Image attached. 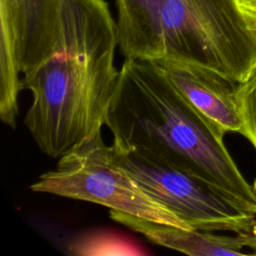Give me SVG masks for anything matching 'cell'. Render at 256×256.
Here are the masks:
<instances>
[{"mask_svg": "<svg viewBox=\"0 0 256 256\" xmlns=\"http://www.w3.org/2000/svg\"><path fill=\"white\" fill-rule=\"evenodd\" d=\"M237 2L249 24L256 31V2L250 0H237Z\"/></svg>", "mask_w": 256, "mask_h": 256, "instance_id": "obj_11", "label": "cell"}, {"mask_svg": "<svg viewBox=\"0 0 256 256\" xmlns=\"http://www.w3.org/2000/svg\"><path fill=\"white\" fill-rule=\"evenodd\" d=\"M235 98L243 125L242 135L256 151V65L246 80L236 83Z\"/></svg>", "mask_w": 256, "mask_h": 256, "instance_id": "obj_10", "label": "cell"}, {"mask_svg": "<svg viewBox=\"0 0 256 256\" xmlns=\"http://www.w3.org/2000/svg\"><path fill=\"white\" fill-rule=\"evenodd\" d=\"M35 192L101 204L110 210L152 222L192 229L151 198L115 162L101 131L67 155L54 170L41 174L31 187Z\"/></svg>", "mask_w": 256, "mask_h": 256, "instance_id": "obj_4", "label": "cell"}, {"mask_svg": "<svg viewBox=\"0 0 256 256\" xmlns=\"http://www.w3.org/2000/svg\"><path fill=\"white\" fill-rule=\"evenodd\" d=\"M161 59L201 66L240 83L256 65V31L237 0H165L156 60Z\"/></svg>", "mask_w": 256, "mask_h": 256, "instance_id": "obj_3", "label": "cell"}, {"mask_svg": "<svg viewBox=\"0 0 256 256\" xmlns=\"http://www.w3.org/2000/svg\"><path fill=\"white\" fill-rule=\"evenodd\" d=\"M111 155L156 202L190 228L250 234L256 216L236 208L193 173L151 153L112 143Z\"/></svg>", "mask_w": 256, "mask_h": 256, "instance_id": "obj_5", "label": "cell"}, {"mask_svg": "<svg viewBox=\"0 0 256 256\" xmlns=\"http://www.w3.org/2000/svg\"><path fill=\"white\" fill-rule=\"evenodd\" d=\"M153 62L181 96L220 134H242L243 125L235 98L236 83L201 66L166 59Z\"/></svg>", "mask_w": 256, "mask_h": 256, "instance_id": "obj_7", "label": "cell"}, {"mask_svg": "<svg viewBox=\"0 0 256 256\" xmlns=\"http://www.w3.org/2000/svg\"><path fill=\"white\" fill-rule=\"evenodd\" d=\"M116 22L104 0H89L71 25L66 49L23 74L32 94L24 124L39 149L61 158L105 125L118 80Z\"/></svg>", "mask_w": 256, "mask_h": 256, "instance_id": "obj_2", "label": "cell"}, {"mask_svg": "<svg viewBox=\"0 0 256 256\" xmlns=\"http://www.w3.org/2000/svg\"><path fill=\"white\" fill-rule=\"evenodd\" d=\"M105 125L113 143L159 156L198 176L244 213L256 216V193L220 134L174 88L153 61L123 62Z\"/></svg>", "mask_w": 256, "mask_h": 256, "instance_id": "obj_1", "label": "cell"}, {"mask_svg": "<svg viewBox=\"0 0 256 256\" xmlns=\"http://www.w3.org/2000/svg\"><path fill=\"white\" fill-rule=\"evenodd\" d=\"M250 1H254V2H256V0H250Z\"/></svg>", "mask_w": 256, "mask_h": 256, "instance_id": "obj_12", "label": "cell"}, {"mask_svg": "<svg viewBox=\"0 0 256 256\" xmlns=\"http://www.w3.org/2000/svg\"><path fill=\"white\" fill-rule=\"evenodd\" d=\"M115 221L145 236L150 242L174 249L192 256L246 255L247 234L220 235L211 231L186 229L172 225L152 222L137 216L110 210Z\"/></svg>", "mask_w": 256, "mask_h": 256, "instance_id": "obj_8", "label": "cell"}, {"mask_svg": "<svg viewBox=\"0 0 256 256\" xmlns=\"http://www.w3.org/2000/svg\"><path fill=\"white\" fill-rule=\"evenodd\" d=\"M61 38L60 0H0V118L15 127L25 74L52 55Z\"/></svg>", "mask_w": 256, "mask_h": 256, "instance_id": "obj_6", "label": "cell"}, {"mask_svg": "<svg viewBox=\"0 0 256 256\" xmlns=\"http://www.w3.org/2000/svg\"><path fill=\"white\" fill-rule=\"evenodd\" d=\"M165 0H116L117 44L127 59L158 58Z\"/></svg>", "mask_w": 256, "mask_h": 256, "instance_id": "obj_9", "label": "cell"}]
</instances>
